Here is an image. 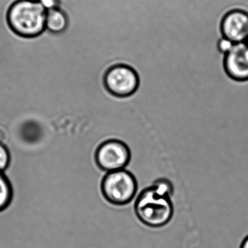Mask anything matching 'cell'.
Here are the masks:
<instances>
[{
    "label": "cell",
    "mask_w": 248,
    "mask_h": 248,
    "mask_svg": "<svg viewBox=\"0 0 248 248\" xmlns=\"http://www.w3.org/2000/svg\"><path fill=\"white\" fill-rule=\"evenodd\" d=\"M173 192V184L165 178H158L143 188L134 203L135 213L140 223L153 229L168 224L174 215Z\"/></svg>",
    "instance_id": "1"
},
{
    "label": "cell",
    "mask_w": 248,
    "mask_h": 248,
    "mask_svg": "<svg viewBox=\"0 0 248 248\" xmlns=\"http://www.w3.org/2000/svg\"><path fill=\"white\" fill-rule=\"evenodd\" d=\"M47 10L39 1L19 0L8 12V21L13 30L24 37L39 35L46 30Z\"/></svg>",
    "instance_id": "2"
},
{
    "label": "cell",
    "mask_w": 248,
    "mask_h": 248,
    "mask_svg": "<svg viewBox=\"0 0 248 248\" xmlns=\"http://www.w3.org/2000/svg\"><path fill=\"white\" fill-rule=\"evenodd\" d=\"M139 184L136 176L126 169L105 174L101 182V191L106 201L115 206L127 205L136 197Z\"/></svg>",
    "instance_id": "3"
},
{
    "label": "cell",
    "mask_w": 248,
    "mask_h": 248,
    "mask_svg": "<svg viewBox=\"0 0 248 248\" xmlns=\"http://www.w3.org/2000/svg\"><path fill=\"white\" fill-rule=\"evenodd\" d=\"M131 156V151L125 142L109 139L98 145L94 154V160L101 170L108 172L125 169Z\"/></svg>",
    "instance_id": "4"
},
{
    "label": "cell",
    "mask_w": 248,
    "mask_h": 248,
    "mask_svg": "<svg viewBox=\"0 0 248 248\" xmlns=\"http://www.w3.org/2000/svg\"><path fill=\"white\" fill-rule=\"evenodd\" d=\"M104 83L106 90L111 96L127 98L137 91L139 78L133 68L128 65L116 63L107 69Z\"/></svg>",
    "instance_id": "5"
},
{
    "label": "cell",
    "mask_w": 248,
    "mask_h": 248,
    "mask_svg": "<svg viewBox=\"0 0 248 248\" xmlns=\"http://www.w3.org/2000/svg\"><path fill=\"white\" fill-rule=\"evenodd\" d=\"M223 66L232 79L239 82L248 80V41L233 44L225 54Z\"/></svg>",
    "instance_id": "6"
},
{
    "label": "cell",
    "mask_w": 248,
    "mask_h": 248,
    "mask_svg": "<svg viewBox=\"0 0 248 248\" xmlns=\"http://www.w3.org/2000/svg\"><path fill=\"white\" fill-rule=\"evenodd\" d=\"M220 30L224 38L233 43L248 40V14L242 10H232L223 16Z\"/></svg>",
    "instance_id": "7"
},
{
    "label": "cell",
    "mask_w": 248,
    "mask_h": 248,
    "mask_svg": "<svg viewBox=\"0 0 248 248\" xmlns=\"http://www.w3.org/2000/svg\"><path fill=\"white\" fill-rule=\"evenodd\" d=\"M68 26L66 14L59 8L48 10L46 13V29L53 33L64 31Z\"/></svg>",
    "instance_id": "8"
},
{
    "label": "cell",
    "mask_w": 248,
    "mask_h": 248,
    "mask_svg": "<svg viewBox=\"0 0 248 248\" xmlns=\"http://www.w3.org/2000/svg\"><path fill=\"white\" fill-rule=\"evenodd\" d=\"M14 190L12 183L5 172L0 170V213L12 204Z\"/></svg>",
    "instance_id": "9"
},
{
    "label": "cell",
    "mask_w": 248,
    "mask_h": 248,
    "mask_svg": "<svg viewBox=\"0 0 248 248\" xmlns=\"http://www.w3.org/2000/svg\"><path fill=\"white\" fill-rule=\"evenodd\" d=\"M12 162L11 150L5 143L0 142V170H8Z\"/></svg>",
    "instance_id": "10"
},
{
    "label": "cell",
    "mask_w": 248,
    "mask_h": 248,
    "mask_svg": "<svg viewBox=\"0 0 248 248\" xmlns=\"http://www.w3.org/2000/svg\"><path fill=\"white\" fill-rule=\"evenodd\" d=\"M233 44H234V43H232L230 40H227V39L223 37V39L219 40L218 44H217V48H218L219 51H220V53H225V54H226V53H227L228 52L232 49Z\"/></svg>",
    "instance_id": "11"
},
{
    "label": "cell",
    "mask_w": 248,
    "mask_h": 248,
    "mask_svg": "<svg viewBox=\"0 0 248 248\" xmlns=\"http://www.w3.org/2000/svg\"><path fill=\"white\" fill-rule=\"evenodd\" d=\"M40 2L47 11L59 8V0H40Z\"/></svg>",
    "instance_id": "12"
},
{
    "label": "cell",
    "mask_w": 248,
    "mask_h": 248,
    "mask_svg": "<svg viewBox=\"0 0 248 248\" xmlns=\"http://www.w3.org/2000/svg\"><path fill=\"white\" fill-rule=\"evenodd\" d=\"M239 248H248V234H247L242 239Z\"/></svg>",
    "instance_id": "13"
},
{
    "label": "cell",
    "mask_w": 248,
    "mask_h": 248,
    "mask_svg": "<svg viewBox=\"0 0 248 248\" xmlns=\"http://www.w3.org/2000/svg\"><path fill=\"white\" fill-rule=\"evenodd\" d=\"M35 1H39L40 2V0H35Z\"/></svg>",
    "instance_id": "14"
}]
</instances>
